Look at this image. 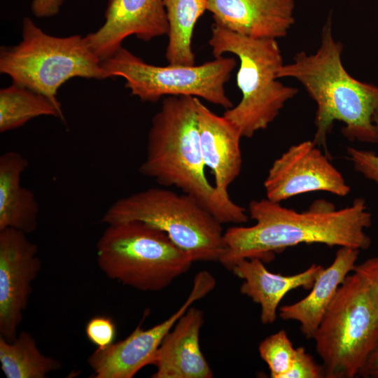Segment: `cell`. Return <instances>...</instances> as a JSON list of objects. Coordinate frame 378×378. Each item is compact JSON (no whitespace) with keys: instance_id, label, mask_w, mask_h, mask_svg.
Segmentation results:
<instances>
[{"instance_id":"obj_23","label":"cell","mask_w":378,"mask_h":378,"mask_svg":"<svg viewBox=\"0 0 378 378\" xmlns=\"http://www.w3.org/2000/svg\"><path fill=\"white\" fill-rule=\"evenodd\" d=\"M295 351L284 330L267 337L258 346L260 356L267 365L272 378H284L292 364Z\"/></svg>"},{"instance_id":"obj_5","label":"cell","mask_w":378,"mask_h":378,"mask_svg":"<svg viewBox=\"0 0 378 378\" xmlns=\"http://www.w3.org/2000/svg\"><path fill=\"white\" fill-rule=\"evenodd\" d=\"M108 278L141 291H160L189 270L191 256L163 231L140 221L107 225L96 245Z\"/></svg>"},{"instance_id":"obj_21","label":"cell","mask_w":378,"mask_h":378,"mask_svg":"<svg viewBox=\"0 0 378 378\" xmlns=\"http://www.w3.org/2000/svg\"><path fill=\"white\" fill-rule=\"evenodd\" d=\"M0 365L7 378H46L61 368L57 360L40 351L27 331L18 332L12 341L0 337Z\"/></svg>"},{"instance_id":"obj_9","label":"cell","mask_w":378,"mask_h":378,"mask_svg":"<svg viewBox=\"0 0 378 378\" xmlns=\"http://www.w3.org/2000/svg\"><path fill=\"white\" fill-rule=\"evenodd\" d=\"M108 78L122 77L131 94L142 102H155L166 96H192L223 107L233 106L225 85L237 65L234 57L220 56L200 65L165 66L144 62L122 46L102 61Z\"/></svg>"},{"instance_id":"obj_8","label":"cell","mask_w":378,"mask_h":378,"mask_svg":"<svg viewBox=\"0 0 378 378\" xmlns=\"http://www.w3.org/2000/svg\"><path fill=\"white\" fill-rule=\"evenodd\" d=\"M324 378H354L378 342V302L365 281L345 278L313 338Z\"/></svg>"},{"instance_id":"obj_17","label":"cell","mask_w":378,"mask_h":378,"mask_svg":"<svg viewBox=\"0 0 378 378\" xmlns=\"http://www.w3.org/2000/svg\"><path fill=\"white\" fill-rule=\"evenodd\" d=\"M322 268L312 264L302 272L285 276L270 272L261 259L253 258L239 260L230 271L243 280L240 293L260 305V321L267 325L276 321L279 304L285 295L295 288H312Z\"/></svg>"},{"instance_id":"obj_24","label":"cell","mask_w":378,"mask_h":378,"mask_svg":"<svg viewBox=\"0 0 378 378\" xmlns=\"http://www.w3.org/2000/svg\"><path fill=\"white\" fill-rule=\"evenodd\" d=\"M373 121L378 129V110L373 115ZM346 153L357 172L378 184V154L354 147H348Z\"/></svg>"},{"instance_id":"obj_18","label":"cell","mask_w":378,"mask_h":378,"mask_svg":"<svg viewBox=\"0 0 378 378\" xmlns=\"http://www.w3.org/2000/svg\"><path fill=\"white\" fill-rule=\"evenodd\" d=\"M360 250L340 247L330 266L322 268L311 292L302 300L284 305L279 310L284 321H295L307 339L313 338L338 288L356 265Z\"/></svg>"},{"instance_id":"obj_3","label":"cell","mask_w":378,"mask_h":378,"mask_svg":"<svg viewBox=\"0 0 378 378\" xmlns=\"http://www.w3.org/2000/svg\"><path fill=\"white\" fill-rule=\"evenodd\" d=\"M195 98L167 96L153 116L139 172L164 187L174 186L199 200L223 225L248 221L246 209L223 202L205 174Z\"/></svg>"},{"instance_id":"obj_28","label":"cell","mask_w":378,"mask_h":378,"mask_svg":"<svg viewBox=\"0 0 378 378\" xmlns=\"http://www.w3.org/2000/svg\"><path fill=\"white\" fill-rule=\"evenodd\" d=\"M64 0H32L31 10L37 18H48L57 15Z\"/></svg>"},{"instance_id":"obj_25","label":"cell","mask_w":378,"mask_h":378,"mask_svg":"<svg viewBox=\"0 0 378 378\" xmlns=\"http://www.w3.org/2000/svg\"><path fill=\"white\" fill-rule=\"evenodd\" d=\"M85 331L91 343L97 348L103 349L114 342L116 326L110 317L96 316L87 322Z\"/></svg>"},{"instance_id":"obj_20","label":"cell","mask_w":378,"mask_h":378,"mask_svg":"<svg viewBox=\"0 0 378 378\" xmlns=\"http://www.w3.org/2000/svg\"><path fill=\"white\" fill-rule=\"evenodd\" d=\"M169 23L165 58L170 64L195 65L192 38L209 0H163Z\"/></svg>"},{"instance_id":"obj_15","label":"cell","mask_w":378,"mask_h":378,"mask_svg":"<svg viewBox=\"0 0 378 378\" xmlns=\"http://www.w3.org/2000/svg\"><path fill=\"white\" fill-rule=\"evenodd\" d=\"M294 0H209L214 23L253 38L285 37L295 22Z\"/></svg>"},{"instance_id":"obj_7","label":"cell","mask_w":378,"mask_h":378,"mask_svg":"<svg viewBox=\"0 0 378 378\" xmlns=\"http://www.w3.org/2000/svg\"><path fill=\"white\" fill-rule=\"evenodd\" d=\"M140 221L167 234L193 261H219L224 250L222 224L196 198L150 188L115 201L101 222Z\"/></svg>"},{"instance_id":"obj_11","label":"cell","mask_w":378,"mask_h":378,"mask_svg":"<svg viewBox=\"0 0 378 378\" xmlns=\"http://www.w3.org/2000/svg\"><path fill=\"white\" fill-rule=\"evenodd\" d=\"M263 185L266 198L279 203L309 192L344 197L351 190L329 156L310 140L291 146L276 159Z\"/></svg>"},{"instance_id":"obj_2","label":"cell","mask_w":378,"mask_h":378,"mask_svg":"<svg viewBox=\"0 0 378 378\" xmlns=\"http://www.w3.org/2000/svg\"><path fill=\"white\" fill-rule=\"evenodd\" d=\"M342 43L333 36L330 17L323 27L316 52H298L277 75L279 79H296L315 102L313 141L326 152L327 137L335 121L344 124L342 132L348 140L378 144V129L373 121L378 110V86L351 76L342 64Z\"/></svg>"},{"instance_id":"obj_6","label":"cell","mask_w":378,"mask_h":378,"mask_svg":"<svg viewBox=\"0 0 378 378\" xmlns=\"http://www.w3.org/2000/svg\"><path fill=\"white\" fill-rule=\"evenodd\" d=\"M0 72L10 76L13 83L41 93L58 106L57 91L69 79L108 78L85 36L48 34L28 17L23 20L22 41L1 47Z\"/></svg>"},{"instance_id":"obj_13","label":"cell","mask_w":378,"mask_h":378,"mask_svg":"<svg viewBox=\"0 0 378 378\" xmlns=\"http://www.w3.org/2000/svg\"><path fill=\"white\" fill-rule=\"evenodd\" d=\"M104 18L99 29L85 36L102 61L116 52L131 35L149 41L169 32L163 0H108Z\"/></svg>"},{"instance_id":"obj_10","label":"cell","mask_w":378,"mask_h":378,"mask_svg":"<svg viewBox=\"0 0 378 378\" xmlns=\"http://www.w3.org/2000/svg\"><path fill=\"white\" fill-rule=\"evenodd\" d=\"M216 279L207 271L199 272L193 279L190 294L183 304L169 318L148 328L139 324L126 338L103 348H97L88 358L94 378H132L153 357L165 336L179 318L197 300L216 286Z\"/></svg>"},{"instance_id":"obj_12","label":"cell","mask_w":378,"mask_h":378,"mask_svg":"<svg viewBox=\"0 0 378 378\" xmlns=\"http://www.w3.org/2000/svg\"><path fill=\"white\" fill-rule=\"evenodd\" d=\"M42 263L36 244L21 231L0 230V337L13 340Z\"/></svg>"},{"instance_id":"obj_16","label":"cell","mask_w":378,"mask_h":378,"mask_svg":"<svg viewBox=\"0 0 378 378\" xmlns=\"http://www.w3.org/2000/svg\"><path fill=\"white\" fill-rule=\"evenodd\" d=\"M203 312L190 306L165 336L151 365L153 378H211L213 371L203 355L200 333Z\"/></svg>"},{"instance_id":"obj_29","label":"cell","mask_w":378,"mask_h":378,"mask_svg":"<svg viewBox=\"0 0 378 378\" xmlns=\"http://www.w3.org/2000/svg\"><path fill=\"white\" fill-rule=\"evenodd\" d=\"M358 377L363 378H378V342L360 369Z\"/></svg>"},{"instance_id":"obj_4","label":"cell","mask_w":378,"mask_h":378,"mask_svg":"<svg viewBox=\"0 0 378 378\" xmlns=\"http://www.w3.org/2000/svg\"><path fill=\"white\" fill-rule=\"evenodd\" d=\"M209 43L214 57L228 52L239 60L237 84L241 99L223 115L242 137L250 138L276 119L298 89L278 80V71L284 63L276 39L250 38L214 23Z\"/></svg>"},{"instance_id":"obj_22","label":"cell","mask_w":378,"mask_h":378,"mask_svg":"<svg viewBox=\"0 0 378 378\" xmlns=\"http://www.w3.org/2000/svg\"><path fill=\"white\" fill-rule=\"evenodd\" d=\"M42 115L64 121L61 106L41 93L15 83L0 90V132L20 127Z\"/></svg>"},{"instance_id":"obj_27","label":"cell","mask_w":378,"mask_h":378,"mask_svg":"<svg viewBox=\"0 0 378 378\" xmlns=\"http://www.w3.org/2000/svg\"><path fill=\"white\" fill-rule=\"evenodd\" d=\"M354 272L365 281L378 302V256L370 258L356 265Z\"/></svg>"},{"instance_id":"obj_1","label":"cell","mask_w":378,"mask_h":378,"mask_svg":"<svg viewBox=\"0 0 378 378\" xmlns=\"http://www.w3.org/2000/svg\"><path fill=\"white\" fill-rule=\"evenodd\" d=\"M248 212L254 225L232 226L223 233L224 250L219 262L228 270L245 258L270 262L275 253L302 244L360 251L371 245L365 230L372 224V214L361 197L340 209L325 199H318L302 211L263 198L251 201Z\"/></svg>"},{"instance_id":"obj_26","label":"cell","mask_w":378,"mask_h":378,"mask_svg":"<svg viewBox=\"0 0 378 378\" xmlns=\"http://www.w3.org/2000/svg\"><path fill=\"white\" fill-rule=\"evenodd\" d=\"M322 365H318L303 346L296 348L294 358L284 378H323Z\"/></svg>"},{"instance_id":"obj_19","label":"cell","mask_w":378,"mask_h":378,"mask_svg":"<svg viewBox=\"0 0 378 378\" xmlns=\"http://www.w3.org/2000/svg\"><path fill=\"white\" fill-rule=\"evenodd\" d=\"M27 159L15 150L0 156V230L12 228L27 234L37 229L39 206L34 193L21 183Z\"/></svg>"},{"instance_id":"obj_14","label":"cell","mask_w":378,"mask_h":378,"mask_svg":"<svg viewBox=\"0 0 378 378\" xmlns=\"http://www.w3.org/2000/svg\"><path fill=\"white\" fill-rule=\"evenodd\" d=\"M195 104L205 166L214 174V186L218 197L226 204H233L228 189L241 172L242 136L230 121L212 112L197 97Z\"/></svg>"}]
</instances>
